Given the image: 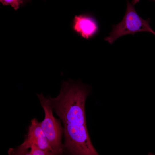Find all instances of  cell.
Segmentation results:
<instances>
[{
  "mask_svg": "<svg viewBox=\"0 0 155 155\" xmlns=\"http://www.w3.org/2000/svg\"><path fill=\"white\" fill-rule=\"evenodd\" d=\"M90 88L80 81L63 82L56 97L47 96L53 111L63 125V153L71 155H98L87 127L85 103Z\"/></svg>",
  "mask_w": 155,
  "mask_h": 155,
  "instance_id": "obj_1",
  "label": "cell"
},
{
  "mask_svg": "<svg viewBox=\"0 0 155 155\" xmlns=\"http://www.w3.org/2000/svg\"><path fill=\"white\" fill-rule=\"evenodd\" d=\"M45 114L44 119L40 122L42 129L48 141L54 155L63 153L62 138L63 127L60 121L53 116V110L48 98L42 93L37 94Z\"/></svg>",
  "mask_w": 155,
  "mask_h": 155,
  "instance_id": "obj_3",
  "label": "cell"
},
{
  "mask_svg": "<svg viewBox=\"0 0 155 155\" xmlns=\"http://www.w3.org/2000/svg\"><path fill=\"white\" fill-rule=\"evenodd\" d=\"M3 5H10L15 10L19 7L20 5L22 3V0H0Z\"/></svg>",
  "mask_w": 155,
  "mask_h": 155,
  "instance_id": "obj_7",
  "label": "cell"
},
{
  "mask_svg": "<svg viewBox=\"0 0 155 155\" xmlns=\"http://www.w3.org/2000/svg\"><path fill=\"white\" fill-rule=\"evenodd\" d=\"M151 0V1H154V2H155V0Z\"/></svg>",
  "mask_w": 155,
  "mask_h": 155,
  "instance_id": "obj_10",
  "label": "cell"
},
{
  "mask_svg": "<svg viewBox=\"0 0 155 155\" xmlns=\"http://www.w3.org/2000/svg\"><path fill=\"white\" fill-rule=\"evenodd\" d=\"M30 150H29L28 155H53L51 152L42 150L34 145L30 147Z\"/></svg>",
  "mask_w": 155,
  "mask_h": 155,
  "instance_id": "obj_6",
  "label": "cell"
},
{
  "mask_svg": "<svg viewBox=\"0 0 155 155\" xmlns=\"http://www.w3.org/2000/svg\"><path fill=\"white\" fill-rule=\"evenodd\" d=\"M125 14L119 23L112 25V29L105 40L112 44L117 38L125 35L134 34L140 32H147L155 35V32L150 25V18L145 20L135 11L134 4L127 0Z\"/></svg>",
  "mask_w": 155,
  "mask_h": 155,
  "instance_id": "obj_2",
  "label": "cell"
},
{
  "mask_svg": "<svg viewBox=\"0 0 155 155\" xmlns=\"http://www.w3.org/2000/svg\"><path fill=\"white\" fill-rule=\"evenodd\" d=\"M32 145H34L42 150L51 152L54 155L46 137L42 129L40 122L35 118L31 121L26 139L17 149L21 151H26Z\"/></svg>",
  "mask_w": 155,
  "mask_h": 155,
  "instance_id": "obj_4",
  "label": "cell"
},
{
  "mask_svg": "<svg viewBox=\"0 0 155 155\" xmlns=\"http://www.w3.org/2000/svg\"><path fill=\"white\" fill-rule=\"evenodd\" d=\"M148 155H154V154L151 152H149L148 153Z\"/></svg>",
  "mask_w": 155,
  "mask_h": 155,
  "instance_id": "obj_8",
  "label": "cell"
},
{
  "mask_svg": "<svg viewBox=\"0 0 155 155\" xmlns=\"http://www.w3.org/2000/svg\"><path fill=\"white\" fill-rule=\"evenodd\" d=\"M135 1H140V0H133Z\"/></svg>",
  "mask_w": 155,
  "mask_h": 155,
  "instance_id": "obj_9",
  "label": "cell"
},
{
  "mask_svg": "<svg viewBox=\"0 0 155 155\" xmlns=\"http://www.w3.org/2000/svg\"><path fill=\"white\" fill-rule=\"evenodd\" d=\"M74 30L86 39L90 38L98 31V26L95 20L87 15L76 16L73 21Z\"/></svg>",
  "mask_w": 155,
  "mask_h": 155,
  "instance_id": "obj_5",
  "label": "cell"
}]
</instances>
